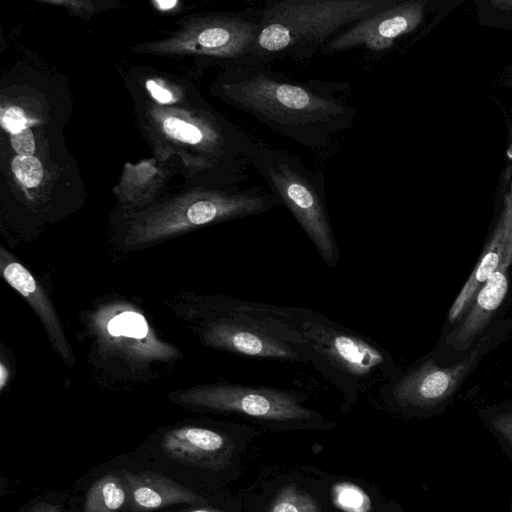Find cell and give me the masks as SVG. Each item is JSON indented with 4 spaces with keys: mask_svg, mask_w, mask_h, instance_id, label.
Masks as SVG:
<instances>
[{
    "mask_svg": "<svg viewBox=\"0 0 512 512\" xmlns=\"http://www.w3.org/2000/svg\"><path fill=\"white\" fill-rule=\"evenodd\" d=\"M347 83L292 80L264 64L241 62L222 85L223 95L270 130L311 149L326 147L355 121Z\"/></svg>",
    "mask_w": 512,
    "mask_h": 512,
    "instance_id": "6da1fadb",
    "label": "cell"
},
{
    "mask_svg": "<svg viewBox=\"0 0 512 512\" xmlns=\"http://www.w3.org/2000/svg\"><path fill=\"white\" fill-rule=\"evenodd\" d=\"M398 0H276L260 13V31L242 62L308 61L335 35Z\"/></svg>",
    "mask_w": 512,
    "mask_h": 512,
    "instance_id": "7a4b0ae2",
    "label": "cell"
},
{
    "mask_svg": "<svg viewBox=\"0 0 512 512\" xmlns=\"http://www.w3.org/2000/svg\"><path fill=\"white\" fill-rule=\"evenodd\" d=\"M249 162L292 213L322 258L333 266L336 244L329 221L324 181L295 154L254 144Z\"/></svg>",
    "mask_w": 512,
    "mask_h": 512,
    "instance_id": "3957f363",
    "label": "cell"
},
{
    "mask_svg": "<svg viewBox=\"0 0 512 512\" xmlns=\"http://www.w3.org/2000/svg\"><path fill=\"white\" fill-rule=\"evenodd\" d=\"M87 318L96 356L122 364L133 375L180 357L179 350L161 339L144 314L125 300L107 301Z\"/></svg>",
    "mask_w": 512,
    "mask_h": 512,
    "instance_id": "277c9868",
    "label": "cell"
},
{
    "mask_svg": "<svg viewBox=\"0 0 512 512\" xmlns=\"http://www.w3.org/2000/svg\"><path fill=\"white\" fill-rule=\"evenodd\" d=\"M274 194L250 190L239 194H207L190 203L185 209L165 212L134 226L125 244L138 246L154 243L179 232L211 222L262 213L275 204Z\"/></svg>",
    "mask_w": 512,
    "mask_h": 512,
    "instance_id": "5b68a950",
    "label": "cell"
},
{
    "mask_svg": "<svg viewBox=\"0 0 512 512\" xmlns=\"http://www.w3.org/2000/svg\"><path fill=\"white\" fill-rule=\"evenodd\" d=\"M179 404L273 421L309 419L313 412L283 391L232 384L200 385L172 393Z\"/></svg>",
    "mask_w": 512,
    "mask_h": 512,
    "instance_id": "8992f818",
    "label": "cell"
},
{
    "mask_svg": "<svg viewBox=\"0 0 512 512\" xmlns=\"http://www.w3.org/2000/svg\"><path fill=\"white\" fill-rule=\"evenodd\" d=\"M425 5L426 2L419 0L397 1L341 31L320 52L328 56L361 47L374 52L388 50L398 37L418 27L424 16Z\"/></svg>",
    "mask_w": 512,
    "mask_h": 512,
    "instance_id": "52a82bcc",
    "label": "cell"
},
{
    "mask_svg": "<svg viewBox=\"0 0 512 512\" xmlns=\"http://www.w3.org/2000/svg\"><path fill=\"white\" fill-rule=\"evenodd\" d=\"M483 352L482 347L462 361L440 367L427 362L395 386L394 396L403 406L430 407L445 400L460 384Z\"/></svg>",
    "mask_w": 512,
    "mask_h": 512,
    "instance_id": "ba28073f",
    "label": "cell"
},
{
    "mask_svg": "<svg viewBox=\"0 0 512 512\" xmlns=\"http://www.w3.org/2000/svg\"><path fill=\"white\" fill-rule=\"evenodd\" d=\"M0 269L5 281L32 307L41 320L50 343L62 359L74 364V354L59 320L57 311L47 293L31 272L19 263L5 248H0Z\"/></svg>",
    "mask_w": 512,
    "mask_h": 512,
    "instance_id": "9c48e42d",
    "label": "cell"
},
{
    "mask_svg": "<svg viewBox=\"0 0 512 512\" xmlns=\"http://www.w3.org/2000/svg\"><path fill=\"white\" fill-rule=\"evenodd\" d=\"M162 447L175 460L210 469L221 467L232 450L230 440L223 434L194 426L168 431L163 437Z\"/></svg>",
    "mask_w": 512,
    "mask_h": 512,
    "instance_id": "30bf717a",
    "label": "cell"
},
{
    "mask_svg": "<svg viewBox=\"0 0 512 512\" xmlns=\"http://www.w3.org/2000/svg\"><path fill=\"white\" fill-rule=\"evenodd\" d=\"M512 247L497 270L482 285L464 320L447 336V343L457 351L466 350L482 332L501 305L508 289Z\"/></svg>",
    "mask_w": 512,
    "mask_h": 512,
    "instance_id": "8fae6325",
    "label": "cell"
},
{
    "mask_svg": "<svg viewBox=\"0 0 512 512\" xmlns=\"http://www.w3.org/2000/svg\"><path fill=\"white\" fill-rule=\"evenodd\" d=\"M201 339L208 346L242 355L281 359L297 356L277 339L228 319L209 322L201 330Z\"/></svg>",
    "mask_w": 512,
    "mask_h": 512,
    "instance_id": "7c38bea8",
    "label": "cell"
},
{
    "mask_svg": "<svg viewBox=\"0 0 512 512\" xmlns=\"http://www.w3.org/2000/svg\"><path fill=\"white\" fill-rule=\"evenodd\" d=\"M307 336L334 363L352 374H371L384 362L380 351L354 336L334 332L322 326L307 330Z\"/></svg>",
    "mask_w": 512,
    "mask_h": 512,
    "instance_id": "4fadbf2b",
    "label": "cell"
},
{
    "mask_svg": "<svg viewBox=\"0 0 512 512\" xmlns=\"http://www.w3.org/2000/svg\"><path fill=\"white\" fill-rule=\"evenodd\" d=\"M512 247V202L509 203L477 265L455 299L448 317L457 321L472 304L476 294L497 270Z\"/></svg>",
    "mask_w": 512,
    "mask_h": 512,
    "instance_id": "5bb4252c",
    "label": "cell"
},
{
    "mask_svg": "<svg viewBox=\"0 0 512 512\" xmlns=\"http://www.w3.org/2000/svg\"><path fill=\"white\" fill-rule=\"evenodd\" d=\"M128 504L135 511H147L172 504L192 503L198 496L180 484L153 472L125 474Z\"/></svg>",
    "mask_w": 512,
    "mask_h": 512,
    "instance_id": "9a60e30c",
    "label": "cell"
},
{
    "mask_svg": "<svg viewBox=\"0 0 512 512\" xmlns=\"http://www.w3.org/2000/svg\"><path fill=\"white\" fill-rule=\"evenodd\" d=\"M124 481L114 474H107L90 487L84 512H117L126 502Z\"/></svg>",
    "mask_w": 512,
    "mask_h": 512,
    "instance_id": "2e32d148",
    "label": "cell"
},
{
    "mask_svg": "<svg viewBox=\"0 0 512 512\" xmlns=\"http://www.w3.org/2000/svg\"><path fill=\"white\" fill-rule=\"evenodd\" d=\"M269 512H318L316 503L296 489H286L272 503Z\"/></svg>",
    "mask_w": 512,
    "mask_h": 512,
    "instance_id": "e0dca14e",
    "label": "cell"
},
{
    "mask_svg": "<svg viewBox=\"0 0 512 512\" xmlns=\"http://www.w3.org/2000/svg\"><path fill=\"white\" fill-rule=\"evenodd\" d=\"M335 500L346 512H367L370 502L365 493L357 486L344 483L335 488Z\"/></svg>",
    "mask_w": 512,
    "mask_h": 512,
    "instance_id": "ac0fdd59",
    "label": "cell"
},
{
    "mask_svg": "<svg viewBox=\"0 0 512 512\" xmlns=\"http://www.w3.org/2000/svg\"><path fill=\"white\" fill-rule=\"evenodd\" d=\"M17 179L27 187H35L42 180L43 168L40 161L32 156L18 155L11 164Z\"/></svg>",
    "mask_w": 512,
    "mask_h": 512,
    "instance_id": "d6986e66",
    "label": "cell"
},
{
    "mask_svg": "<svg viewBox=\"0 0 512 512\" xmlns=\"http://www.w3.org/2000/svg\"><path fill=\"white\" fill-rule=\"evenodd\" d=\"M163 128L168 135L183 142L196 144L203 139L199 128L177 118L166 119Z\"/></svg>",
    "mask_w": 512,
    "mask_h": 512,
    "instance_id": "ffe728a7",
    "label": "cell"
},
{
    "mask_svg": "<svg viewBox=\"0 0 512 512\" xmlns=\"http://www.w3.org/2000/svg\"><path fill=\"white\" fill-rule=\"evenodd\" d=\"M10 140L13 149L19 153V155L32 156L35 151L34 137L27 127L11 134Z\"/></svg>",
    "mask_w": 512,
    "mask_h": 512,
    "instance_id": "44dd1931",
    "label": "cell"
},
{
    "mask_svg": "<svg viewBox=\"0 0 512 512\" xmlns=\"http://www.w3.org/2000/svg\"><path fill=\"white\" fill-rule=\"evenodd\" d=\"M26 122L27 119L22 109L15 106L5 110L1 116L2 126L11 134L16 133L25 128Z\"/></svg>",
    "mask_w": 512,
    "mask_h": 512,
    "instance_id": "7402d4cb",
    "label": "cell"
},
{
    "mask_svg": "<svg viewBox=\"0 0 512 512\" xmlns=\"http://www.w3.org/2000/svg\"><path fill=\"white\" fill-rule=\"evenodd\" d=\"M492 427L512 446V412L497 415Z\"/></svg>",
    "mask_w": 512,
    "mask_h": 512,
    "instance_id": "603a6c76",
    "label": "cell"
},
{
    "mask_svg": "<svg viewBox=\"0 0 512 512\" xmlns=\"http://www.w3.org/2000/svg\"><path fill=\"white\" fill-rule=\"evenodd\" d=\"M146 87L157 101L161 103H168L172 100L171 93L157 85L154 81H148L146 83Z\"/></svg>",
    "mask_w": 512,
    "mask_h": 512,
    "instance_id": "cb8c5ba5",
    "label": "cell"
},
{
    "mask_svg": "<svg viewBox=\"0 0 512 512\" xmlns=\"http://www.w3.org/2000/svg\"><path fill=\"white\" fill-rule=\"evenodd\" d=\"M9 379V369L3 361L0 363V389L5 388L6 383Z\"/></svg>",
    "mask_w": 512,
    "mask_h": 512,
    "instance_id": "d4e9b609",
    "label": "cell"
},
{
    "mask_svg": "<svg viewBox=\"0 0 512 512\" xmlns=\"http://www.w3.org/2000/svg\"><path fill=\"white\" fill-rule=\"evenodd\" d=\"M157 3L161 9H169L176 4V1H158Z\"/></svg>",
    "mask_w": 512,
    "mask_h": 512,
    "instance_id": "484cf974",
    "label": "cell"
},
{
    "mask_svg": "<svg viewBox=\"0 0 512 512\" xmlns=\"http://www.w3.org/2000/svg\"><path fill=\"white\" fill-rule=\"evenodd\" d=\"M33 512H61V511L57 510L55 507H52V506H44V507L37 508Z\"/></svg>",
    "mask_w": 512,
    "mask_h": 512,
    "instance_id": "4316f807",
    "label": "cell"
},
{
    "mask_svg": "<svg viewBox=\"0 0 512 512\" xmlns=\"http://www.w3.org/2000/svg\"><path fill=\"white\" fill-rule=\"evenodd\" d=\"M190 512H220V511L211 510V509H197V510H193V511H190Z\"/></svg>",
    "mask_w": 512,
    "mask_h": 512,
    "instance_id": "83f0119b",
    "label": "cell"
}]
</instances>
